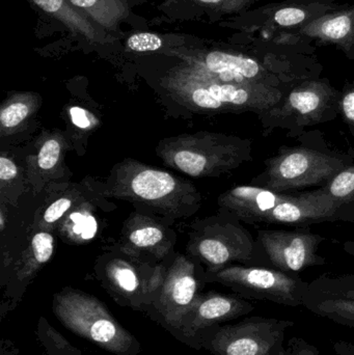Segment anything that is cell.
Here are the masks:
<instances>
[{"mask_svg": "<svg viewBox=\"0 0 354 355\" xmlns=\"http://www.w3.org/2000/svg\"><path fill=\"white\" fill-rule=\"evenodd\" d=\"M301 145L282 146L276 155L264 162V170L251 185L272 191L286 192L326 184L339 172L354 164V152L330 149L318 133H303Z\"/></svg>", "mask_w": 354, "mask_h": 355, "instance_id": "cell-1", "label": "cell"}, {"mask_svg": "<svg viewBox=\"0 0 354 355\" xmlns=\"http://www.w3.org/2000/svg\"><path fill=\"white\" fill-rule=\"evenodd\" d=\"M341 91L328 78L309 79L289 89L280 102L257 114L264 137L276 130L299 137L305 129L332 122L340 114Z\"/></svg>", "mask_w": 354, "mask_h": 355, "instance_id": "cell-2", "label": "cell"}, {"mask_svg": "<svg viewBox=\"0 0 354 355\" xmlns=\"http://www.w3.org/2000/svg\"><path fill=\"white\" fill-rule=\"evenodd\" d=\"M56 318L69 331L116 355H135L141 344L95 297L77 291H64L53 302Z\"/></svg>", "mask_w": 354, "mask_h": 355, "instance_id": "cell-3", "label": "cell"}, {"mask_svg": "<svg viewBox=\"0 0 354 355\" xmlns=\"http://www.w3.org/2000/svg\"><path fill=\"white\" fill-rule=\"evenodd\" d=\"M294 324L255 316L236 324L215 325L197 335L202 347L214 355H266L283 345L287 329Z\"/></svg>", "mask_w": 354, "mask_h": 355, "instance_id": "cell-4", "label": "cell"}, {"mask_svg": "<svg viewBox=\"0 0 354 355\" xmlns=\"http://www.w3.org/2000/svg\"><path fill=\"white\" fill-rule=\"evenodd\" d=\"M214 279L247 300H266L281 306L299 308L310 283L294 273L272 267L232 266L215 271Z\"/></svg>", "mask_w": 354, "mask_h": 355, "instance_id": "cell-5", "label": "cell"}, {"mask_svg": "<svg viewBox=\"0 0 354 355\" xmlns=\"http://www.w3.org/2000/svg\"><path fill=\"white\" fill-rule=\"evenodd\" d=\"M183 79L193 103L204 110L251 112L258 114L276 105L286 91L261 85L224 83L202 76L189 67Z\"/></svg>", "mask_w": 354, "mask_h": 355, "instance_id": "cell-6", "label": "cell"}, {"mask_svg": "<svg viewBox=\"0 0 354 355\" xmlns=\"http://www.w3.org/2000/svg\"><path fill=\"white\" fill-rule=\"evenodd\" d=\"M354 223V202H337L322 187L293 194L272 210L254 217L251 225H287L308 227L322 223Z\"/></svg>", "mask_w": 354, "mask_h": 355, "instance_id": "cell-7", "label": "cell"}, {"mask_svg": "<svg viewBox=\"0 0 354 355\" xmlns=\"http://www.w3.org/2000/svg\"><path fill=\"white\" fill-rule=\"evenodd\" d=\"M341 6L335 2L301 0L268 3L242 12L236 26L247 37H272L278 33L297 31Z\"/></svg>", "mask_w": 354, "mask_h": 355, "instance_id": "cell-8", "label": "cell"}, {"mask_svg": "<svg viewBox=\"0 0 354 355\" xmlns=\"http://www.w3.org/2000/svg\"><path fill=\"white\" fill-rule=\"evenodd\" d=\"M257 240L270 266L284 272L297 275L309 267L326 264L318 254L326 237L309 229L258 230Z\"/></svg>", "mask_w": 354, "mask_h": 355, "instance_id": "cell-9", "label": "cell"}, {"mask_svg": "<svg viewBox=\"0 0 354 355\" xmlns=\"http://www.w3.org/2000/svg\"><path fill=\"white\" fill-rule=\"evenodd\" d=\"M255 306L241 296L209 293L197 296L191 312L183 322L181 333L195 337L204 329L220 325L249 314Z\"/></svg>", "mask_w": 354, "mask_h": 355, "instance_id": "cell-10", "label": "cell"}, {"mask_svg": "<svg viewBox=\"0 0 354 355\" xmlns=\"http://www.w3.org/2000/svg\"><path fill=\"white\" fill-rule=\"evenodd\" d=\"M294 33L316 46H335L354 60V4H342Z\"/></svg>", "mask_w": 354, "mask_h": 355, "instance_id": "cell-11", "label": "cell"}, {"mask_svg": "<svg viewBox=\"0 0 354 355\" xmlns=\"http://www.w3.org/2000/svg\"><path fill=\"white\" fill-rule=\"evenodd\" d=\"M197 282L193 275L177 273L170 277L156 308L168 327L180 331L197 300Z\"/></svg>", "mask_w": 354, "mask_h": 355, "instance_id": "cell-12", "label": "cell"}, {"mask_svg": "<svg viewBox=\"0 0 354 355\" xmlns=\"http://www.w3.org/2000/svg\"><path fill=\"white\" fill-rule=\"evenodd\" d=\"M293 194L291 192L272 191L258 186L240 185L224 193L220 198V205L240 220L249 223L257 215L272 210L281 202L288 200Z\"/></svg>", "mask_w": 354, "mask_h": 355, "instance_id": "cell-13", "label": "cell"}, {"mask_svg": "<svg viewBox=\"0 0 354 355\" xmlns=\"http://www.w3.org/2000/svg\"><path fill=\"white\" fill-rule=\"evenodd\" d=\"M52 18L62 22L71 33L85 37L93 44L112 43L114 37L105 29L94 23L69 0H29Z\"/></svg>", "mask_w": 354, "mask_h": 355, "instance_id": "cell-14", "label": "cell"}, {"mask_svg": "<svg viewBox=\"0 0 354 355\" xmlns=\"http://www.w3.org/2000/svg\"><path fill=\"white\" fill-rule=\"evenodd\" d=\"M303 306L318 317L354 329V300L326 295L308 288Z\"/></svg>", "mask_w": 354, "mask_h": 355, "instance_id": "cell-15", "label": "cell"}, {"mask_svg": "<svg viewBox=\"0 0 354 355\" xmlns=\"http://www.w3.org/2000/svg\"><path fill=\"white\" fill-rule=\"evenodd\" d=\"M87 18L106 31H116L121 21L128 17V4L124 0H69Z\"/></svg>", "mask_w": 354, "mask_h": 355, "instance_id": "cell-16", "label": "cell"}, {"mask_svg": "<svg viewBox=\"0 0 354 355\" xmlns=\"http://www.w3.org/2000/svg\"><path fill=\"white\" fill-rule=\"evenodd\" d=\"M133 191L145 200H155L174 191L176 181L162 171L145 170L139 173L131 183Z\"/></svg>", "mask_w": 354, "mask_h": 355, "instance_id": "cell-17", "label": "cell"}, {"mask_svg": "<svg viewBox=\"0 0 354 355\" xmlns=\"http://www.w3.org/2000/svg\"><path fill=\"white\" fill-rule=\"evenodd\" d=\"M309 289L326 295L354 300V273L320 275L310 283Z\"/></svg>", "mask_w": 354, "mask_h": 355, "instance_id": "cell-18", "label": "cell"}, {"mask_svg": "<svg viewBox=\"0 0 354 355\" xmlns=\"http://www.w3.org/2000/svg\"><path fill=\"white\" fill-rule=\"evenodd\" d=\"M321 187L337 202H354V164L339 172Z\"/></svg>", "mask_w": 354, "mask_h": 355, "instance_id": "cell-19", "label": "cell"}, {"mask_svg": "<svg viewBox=\"0 0 354 355\" xmlns=\"http://www.w3.org/2000/svg\"><path fill=\"white\" fill-rule=\"evenodd\" d=\"M163 46V40L157 33H137L127 40V49L133 52H154Z\"/></svg>", "mask_w": 354, "mask_h": 355, "instance_id": "cell-20", "label": "cell"}, {"mask_svg": "<svg viewBox=\"0 0 354 355\" xmlns=\"http://www.w3.org/2000/svg\"><path fill=\"white\" fill-rule=\"evenodd\" d=\"M205 8L220 14H242L258 0H195Z\"/></svg>", "mask_w": 354, "mask_h": 355, "instance_id": "cell-21", "label": "cell"}, {"mask_svg": "<svg viewBox=\"0 0 354 355\" xmlns=\"http://www.w3.org/2000/svg\"><path fill=\"white\" fill-rule=\"evenodd\" d=\"M112 277L118 290L129 296H134L139 289V279L136 273L126 266L112 269Z\"/></svg>", "mask_w": 354, "mask_h": 355, "instance_id": "cell-22", "label": "cell"}, {"mask_svg": "<svg viewBox=\"0 0 354 355\" xmlns=\"http://www.w3.org/2000/svg\"><path fill=\"white\" fill-rule=\"evenodd\" d=\"M340 114L354 137V78L347 81L341 89Z\"/></svg>", "mask_w": 354, "mask_h": 355, "instance_id": "cell-23", "label": "cell"}, {"mask_svg": "<svg viewBox=\"0 0 354 355\" xmlns=\"http://www.w3.org/2000/svg\"><path fill=\"white\" fill-rule=\"evenodd\" d=\"M28 106L23 102H16L2 110L0 123L4 128L18 126L28 116Z\"/></svg>", "mask_w": 354, "mask_h": 355, "instance_id": "cell-24", "label": "cell"}, {"mask_svg": "<svg viewBox=\"0 0 354 355\" xmlns=\"http://www.w3.org/2000/svg\"><path fill=\"white\" fill-rule=\"evenodd\" d=\"M33 250L37 263L48 262L53 254V237L45 232L37 234L33 239Z\"/></svg>", "mask_w": 354, "mask_h": 355, "instance_id": "cell-25", "label": "cell"}, {"mask_svg": "<svg viewBox=\"0 0 354 355\" xmlns=\"http://www.w3.org/2000/svg\"><path fill=\"white\" fill-rule=\"evenodd\" d=\"M60 145L55 139H49L44 144L37 155V164L42 170H51L57 164Z\"/></svg>", "mask_w": 354, "mask_h": 355, "instance_id": "cell-26", "label": "cell"}, {"mask_svg": "<svg viewBox=\"0 0 354 355\" xmlns=\"http://www.w3.org/2000/svg\"><path fill=\"white\" fill-rule=\"evenodd\" d=\"M163 234L157 227H147L143 229L136 230L131 233L130 240L133 244L139 248H148V246L155 245L158 242L161 241Z\"/></svg>", "mask_w": 354, "mask_h": 355, "instance_id": "cell-27", "label": "cell"}, {"mask_svg": "<svg viewBox=\"0 0 354 355\" xmlns=\"http://www.w3.org/2000/svg\"><path fill=\"white\" fill-rule=\"evenodd\" d=\"M71 219L74 223V232L81 235L83 239H91L97 233V221L91 215L74 213L71 215Z\"/></svg>", "mask_w": 354, "mask_h": 355, "instance_id": "cell-28", "label": "cell"}, {"mask_svg": "<svg viewBox=\"0 0 354 355\" xmlns=\"http://www.w3.org/2000/svg\"><path fill=\"white\" fill-rule=\"evenodd\" d=\"M285 355H320L316 346L312 345L303 338H291L285 348Z\"/></svg>", "mask_w": 354, "mask_h": 355, "instance_id": "cell-29", "label": "cell"}, {"mask_svg": "<svg viewBox=\"0 0 354 355\" xmlns=\"http://www.w3.org/2000/svg\"><path fill=\"white\" fill-rule=\"evenodd\" d=\"M71 204H72V202L69 198H60L53 204L50 205L49 208L46 210L45 214H44V219H45L46 223H51L60 219L64 214V212L69 210Z\"/></svg>", "mask_w": 354, "mask_h": 355, "instance_id": "cell-30", "label": "cell"}, {"mask_svg": "<svg viewBox=\"0 0 354 355\" xmlns=\"http://www.w3.org/2000/svg\"><path fill=\"white\" fill-rule=\"evenodd\" d=\"M17 174H18V168L12 160L6 157L0 158V179L2 181L14 179Z\"/></svg>", "mask_w": 354, "mask_h": 355, "instance_id": "cell-31", "label": "cell"}, {"mask_svg": "<svg viewBox=\"0 0 354 355\" xmlns=\"http://www.w3.org/2000/svg\"><path fill=\"white\" fill-rule=\"evenodd\" d=\"M70 114L73 124L81 129L89 128L91 123H89L85 110L80 107H72L70 110Z\"/></svg>", "mask_w": 354, "mask_h": 355, "instance_id": "cell-32", "label": "cell"}, {"mask_svg": "<svg viewBox=\"0 0 354 355\" xmlns=\"http://www.w3.org/2000/svg\"><path fill=\"white\" fill-rule=\"evenodd\" d=\"M334 350L337 355H354L353 344L346 341L335 342Z\"/></svg>", "mask_w": 354, "mask_h": 355, "instance_id": "cell-33", "label": "cell"}, {"mask_svg": "<svg viewBox=\"0 0 354 355\" xmlns=\"http://www.w3.org/2000/svg\"><path fill=\"white\" fill-rule=\"evenodd\" d=\"M343 248H344L346 254H348L349 256L353 257L354 258V239L344 242V243H343Z\"/></svg>", "mask_w": 354, "mask_h": 355, "instance_id": "cell-34", "label": "cell"}, {"mask_svg": "<svg viewBox=\"0 0 354 355\" xmlns=\"http://www.w3.org/2000/svg\"><path fill=\"white\" fill-rule=\"evenodd\" d=\"M266 355H285V347L284 345L280 346V347L274 349V352H270V354Z\"/></svg>", "mask_w": 354, "mask_h": 355, "instance_id": "cell-35", "label": "cell"}, {"mask_svg": "<svg viewBox=\"0 0 354 355\" xmlns=\"http://www.w3.org/2000/svg\"><path fill=\"white\" fill-rule=\"evenodd\" d=\"M301 1H308V2H334L335 0H301Z\"/></svg>", "mask_w": 354, "mask_h": 355, "instance_id": "cell-36", "label": "cell"}, {"mask_svg": "<svg viewBox=\"0 0 354 355\" xmlns=\"http://www.w3.org/2000/svg\"><path fill=\"white\" fill-rule=\"evenodd\" d=\"M139 1H143V0H139Z\"/></svg>", "mask_w": 354, "mask_h": 355, "instance_id": "cell-37", "label": "cell"}]
</instances>
